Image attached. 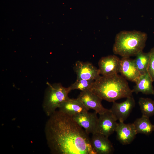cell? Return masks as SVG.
<instances>
[{
    "mask_svg": "<svg viewBox=\"0 0 154 154\" xmlns=\"http://www.w3.org/2000/svg\"><path fill=\"white\" fill-rule=\"evenodd\" d=\"M91 90L102 100L112 102L132 96L133 93L127 80L118 74L100 76L94 80Z\"/></svg>",
    "mask_w": 154,
    "mask_h": 154,
    "instance_id": "7a4b0ae2",
    "label": "cell"
},
{
    "mask_svg": "<svg viewBox=\"0 0 154 154\" xmlns=\"http://www.w3.org/2000/svg\"><path fill=\"white\" fill-rule=\"evenodd\" d=\"M149 59L147 72L154 82V47L152 48L149 52Z\"/></svg>",
    "mask_w": 154,
    "mask_h": 154,
    "instance_id": "ffe728a7",
    "label": "cell"
},
{
    "mask_svg": "<svg viewBox=\"0 0 154 154\" xmlns=\"http://www.w3.org/2000/svg\"><path fill=\"white\" fill-rule=\"evenodd\" d=\"M117 138L122 145L131 143L137 134L133 123H125L119 122L116 130Z\"/></svg>",
    "mask_w": 154,
    "mask_h": 154,
    "instance_id": "7c38bea8",
    "label": "cell"
},
{
    "mask_svg": "<svg viewBox=\"0 0 154 154\" xmlns=\"http://www.w3.org/2000/svg\"><path fill=\"white\" fill-rule=\"evenodd\" d=\"M138 104L142 116L149 118L154 115V100L148 98L141 97Z\"/></svg>",
    "mask_w": 154,
    "mask_h": 154,
    "instance_id": "ac0fdd59",
    "label": "cell"
},
{
    "mask_svg": "<svg viewBox=\"0 0 154 154\" xmlns=\"http://www.w3.org/2000/svg\"><path fill=\"white\" fill-rule=\"evenodd\" d=\"M153 82L148 72L140 75L135 82V85L132 90L133 92L136 94L141 92L145 94L153 95L154 89L152 84Z\"/></svg>",
    "mask_w": 154,
    "mask_h": 154,
    "instance_id": "9a60e30c",
    "label": "cell"
},
{
    "mask_svg": "<svg viewBox=\"0 0 154 154\" xmlns=\"http://www.w3.org/2000/svg\"><path fill=\"white\" fill-rule=\"evenodd\" d=\"M134 59L135 65L140 74H144L147 72L149 59V52L145 53L143 51L139 52Z\"/></svg>",
    "mask_w": 154,
    "mask_h": 154,
    "instance_id": "e0dca14e",
    "label": "cell"
},
{
    "mask_svg": "<svg viewBox=\"0 0 154 154\" xmlns=\"http://www.w3.org/2000/svg\"><path fill=\"white\" fill-rule=\"evenodd\" d=\"M92 134L91 143L96 154H110L113 153L114 148L108 137L97 132Z\"/></svg>",
    "mask_w": 154,
    "mask_h": 154,
    "instance_id": "8fae6325",
    "label": "cell"
},
{
    "mask_svg": "<svg viewBox=\"0 0 154 154\" xmlns=\"http://www.w3.org/2000/svg\"><path fill=\"white\" fill-rule=\"evenodd\" d=\"M77 98L88 111L93 110L99 115L109 110L103 106L102 100L91 90L81 92Z\"/></svg>",
    "mask_w": 154,
    "mask_h": 154,
    "instance_id": "5b68a950",
    "label": "cell"
},
{
    "mask_svg": "<svg viewBox=\"0 0 154 154\" xmlns=\"http://www.w3.org/2000/svg\"><path fill=\"white\" fill-rule=\"evenodd\" d=\"M99 115L97 132L108 137L115 131L117 120L110 110Z\"/></svg>",
    "mask_w": 154,
    "mask_h": 154,
    "instance_id": "9c48e42d",
    "label": "cell"
},
{
    "mask_svg": "<svg viewBox=\"0 0 154 154\" xmlns=\"http://www.w3.org/2000/svg\"><path fill=\"white\" fill-rule=\"evenodd\" d=\"M48 87L45 91L42 105L43 109L49 117L69 98L68 95L71 91L69 87L66 88L59 83H47Z\"/></svg>",
    "mask_w": 154,
    "mask_h": 154,
    "instance_id": "277c9868",
    "label": "cell"
},
{
    "mask_svg": "<svg viewBox=\"0 0 154 154\" xmlns=\"http://www.w3.org/2000/svg\"><path fill=\"white\" fill-rule=\"evenodd\" d=\"M153 95H154V94Z\"/></svg>",
    "mask_w": 154,
    "mask_h": 154,
    "instance_id": "44dd1931",
    "label": "cell"
},
{
    "mask_svg": "<svg viewBox=\"0 0 154 154\" xmlns=\"http://www.w3.org/2000/svg\"><path fill=\"white\" fill-rule=\"evenodd\" d=\"M94 80L76 79L69 87L71 90H79L81 92L91 90Z\"/></svg>",
    "mask_w": 154,
    "mask_h": 154,
    "instance_id": "d6986e66",
    "label": "cell"
},
{
    "mask_svg": "<svg viewBox=\"0 0 154 154\" xmlns=\"http://www.w3.org/2000/svg\"><path fill=\"white\" fill-rule=\"evenodd\" d=\"M74 69L78 79L95 80L100 76L98 68L89 62L77 61Z\"/></svg>",
    "mask_w": 154,
    "mask_h": 154,
    "instance_id": "52a82bcc",
    "label": "cell"
},
{
    "mask_svg": "<svg viewBox=\"0 0 154 154\" xmlns=\"http://www.w3.org/2000/svg\"><path fill=\"white\" fill-rule=\"evenodd\" d=\"M44 131L52 154H96L89 135L72 117L58 110L49 117Z\"/></svg>",
    "mask_w": 154,
    "mask_h": 154,
    "instance_id": "6da1fadb",
    "label": "cell"
},
{
    "mask_svg": "<svg viewBox=\"0 0 154 154\" xmlns=\"http://www.w3.org/2000/svg\"><path fill=\"white\" fill-rule=\"evenodd\" d=\"M135 102L132 96L126 98L125 100L120 103L113 102L110 109L119 122H124L130 115L134 107Z\"/></svg>",
    "mask_w": 154,
    "mask_h": 154,
    "instance_id": "30bf717a",
    "label": "cell"
},
{
    "mask_svg": "<svg viewBox=\"0 0 154 154\" xmlns=\"http://www.w3.org/2000/svg\"><path fill=\"white\" fill-rule=\"evenodd\" d=\"M97 114L95 112L90 113L88 111L77 114L72 117L89 135L97 132L98 119Z\"/></svg>",
    "mask_w": 154,
    "mask_h": 154,
    "instance_id": "8992f818",
    "label": "cell"
},
{
    "mask_svg": "<svg viewBox=\"0 0 154 154\" xmlns=\"http://www.w3.org/2000/svg\"><path fill=\"white\" fill-rule=\"evenodd\" d=\"M147 38L146 33L139 31H121L116 36L113 52L122 57L135 56L143 51Z\"/></svg>",
    "mask_w": 154,
    "mask_h": 154,
    "instance_id": "3957f363",
    "label": "cell"
},
{
    "mask_svg": "<svg viewBox=\"0 0 154 154\" xmlns=\"http://www.w3.org/2000/svg\"><path fill=\"white\" fill-rule=\"evenodd\" d=\"M121 59L114 55L102 57L98 62V70L103 76H109L119 73Z\"/></svg>",
    "mask_w": 154,
    "mask_h": 154,
    "instance_id": "ba28073f",
    "label": "cell"
},
{
    "mask_svg": "<svg viewBox=\"0 0 154 154\" xmlns=\"http://www.w3.org/2000/svg\"><path fill=\"white\" fill-rule=\"evenodd\" d=\"M58 109V110L61 112L72 117L88 111L77 98L71 99L69 98Z\"/></svg>",
    "mask_w": 154,
    "mask_h": 154,
    "instance_id": "5bb4252c",
    "label": "cell"
},
{
    "mask_svg": "<svg viewBox=\"0 0 154 154\" xmlns=\"http://www.w3.org/2000/svg\"><path fill=\"white\" fill-rule=\"evenodd\" d=\"M137 133L149 135L154 131V125L152 124L149 118L142 116L137 119L133 123Z\"/></svg>",
    "mask_w": 154,
    "mask_h": 154,
    "instance_id": "2e32d148",
    "label": "cell"
},
{
    "mask_svg": "<svg viewBox=\"0 0 154 154\" xmlns=\"http://www.w3.org/2000/svg\"><path fill=\"white\" fill-rule=\"evenodd\" d=\"M119 73L126 80L135 82L140 75L134 59L128 57L121 59Z\"/></svg>",
    "mask_w": 154,
    "mask_h": 154,
    "instance_id": "4fadbf2b",
    "label": "cell"
}]
</instances>
